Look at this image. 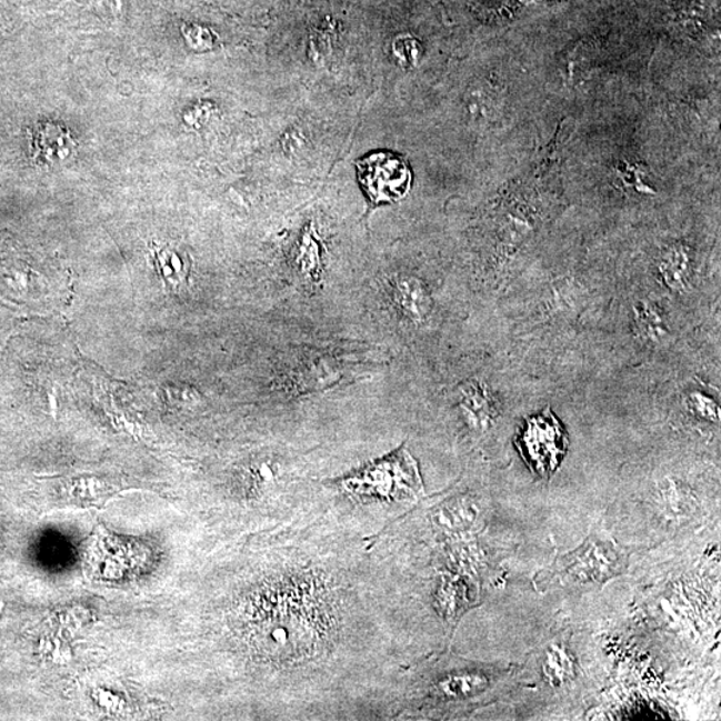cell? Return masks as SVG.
<instances>
[{
	"label": "cell",
	"instance_id": "obj_1",
	"mask_svg": "<svg viewBox=\"0 0 721 721\" xmlns=\"http://www.w3.org/2000/svg\"><path fill=\"white\" fill-rule=\"evenodd\" d=\"M327 507L368 535L400 518L397 508L413 504L423 493L419 467L405 448L342 478L322 482Z\"/></svg>",
	"mask_w": 721,
	"mask_h": 721
},
{
	"label": "cell",
	"instance_id": "obj_2",
	"mask_svg": "<svg viewBox=\"0 0 721 721\" xmlns=\"http://www.w3.org/2000/svg\"><path fill=\"white\" fill-rule=\"evenodd\" d=\"M363 191L375 204L401 200L412 183V171L399 154L389 151L369 154L357 162Z\"/></svg>",
	"mask_w": 721,
	"mask_h": 721
},
{
	"label": "cell",
	"instance_id": "obj_3",
	"mask_svg": "<svg viewBox=\"0 0 721 721\" xmlns=\"http://www.w3.org/2000/svg\"><path fill=\"white\" fill-rule=\"evenodd\" d=\"M564 438L554 417L544 412L528 423L521 435V451L535 472L548 474L564 454Z\"/></svg>",
	"mask_w": 721,
	"mask_h": 721
},
{
	"label": "cell",
	"instance_id": "obj_4",
	"mask_svg": "<svg viewBox=\"0 0 721 721\" xmlns=\"http://www.w3.org/2000/svg\"><path fill=\"white\" fill-rule=\"evenodd\" d=\"M620 569L618 553L611 547L590 542L568 560L565 571L575 581H603Z\"/></svg>",
	"mask_w": 721,
	"mask_h": 721
},
{
	"label": "cell",
	"instance_id": "obj_5",
	"mask_svg": "<svg viewBox=\"0 0 721 721\" xmlns=\"http://www.w3.org/2000/svg\"><path fill=\"white\" fill-rule=\"evenodd\" d=\"M471 605V588L467 580L459 574H441L433 592V607L439 618L447 624H455Z\"/></svg>",
	"mask_w": 721,
	"mask_h": 721
},
{
	"label": "cell",
	"instance_id": "obj_6",
	"mask_svg": "<svg viewBox=\"0 0 721 721\" xmlns=\"http://www.w3.org/2000/svg\"><path fill=\"white\" fill-rule=\"evenodd\" d=\"M479 518V509L471 499L454 498L442 502L430 512L432 525L444 533L469 531Z\"/></svg>",
	"mask_w": 721,
	"mask_h": 721
},
{
	"label": "cell",
	"instance_id": "obj_7",
	"mask_svg": "<svg viewBox=\"0 0 721 721\" xmlns=\"http://www.w3.org/2000/svg\"><path fill=\"white\" fill-rule=\"evenodd\" d=\"M154 264L158 276L170 289H181L187 284L189 264L180 251L169 244L156 247L153 250Z\"/></svg>",
	"mask_w": 721,
	"mask_h": 721
},
{
	"label": "cell",
	"instance_id": "obj_8",
	"mask_svg": "<svg viewBox=\"0 0 721 721\" xmlns=\"http://www.w3.org/2000/svg\"><path fill=\"white\" fill-rule=\"evenodd\" d=\"M397 296L405 312L414 320H423L430 310L428 290L414 280L397 283Z\"/></svg>",
	"mask_w": 721,
	"mask_h": 721
},
{
	"label": "cell",
	"instance_id": "obj_9",
	"mask_svg": "<svg viewBox=\"0 0 721 721\" xmlns=\"http://www.w3.org/2000/svg\"><path fill=\"white\" fill-rule=\"evenodd\" d=\"M544 677L553 685L564 684L571 680L574 674V663L571 654L564 648L553 645L545 652L544 663H542Z\"/></svg>",
	"mask_w": 721,
	"mask_h": 721
},
{
	"label": "cell",
	"instance_id": "obj_10",
	"mask_svg": "<svg viewBox=\"0 0 721 721\" xmlns=\"http://www.w3.org/2000/svg\"><path fill=\"white\" fill-rule=\"evenodd\" d=\"M464 410L469 425L475 430H485L491 427L494 410L485 395L479 392L468 394L464 400Z\"/></svg>",
	"mask_w": 721,
	"mask_h": 721
},
{
	"label": "cell",
	"instance_id": "obj_11",
	"mask_svg": "<svg viewBox=\"0 0 721 721\" xmlns=\"http://www.w3.org/2000/svg\"><path fill=\"white\" fill-rule=\"evenodd\" d=\"M697 408L700 415H703L704 419L718 420V413L713 402L708 401L705 397L697 395Z\"/></svg>",
	"mask_w": 721,
	"mask_h": 721
}]
</instances>
